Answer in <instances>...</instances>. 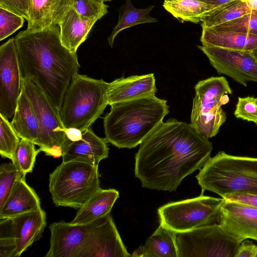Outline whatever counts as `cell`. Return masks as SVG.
Here are the masks:
<instances>
[{
	"mask_svg": "<svg viewBox=\"0 0 257 257\" xmlns=\"http://www.w3.org/2000/svg\"><path fill=\"white\" fill-rule=\"evenodd\" d=\"M220 31H233L257 35V10L213 27Z\"/></svg>",
	"mask_w": 257,
	"mask_h": 257,
	"instance_id": "f546056e",
	"label": "cell"
},
{
	"mask_svg": "<svg viewBox=\"0 0 257 257\" xmlns=\"http://www.w3.org/2000/svg\"><path fill=\"white\" fill-rule=\"evenodd\" d=\"M30 2L27 29H37L59 25L72 7L73 0H30Z\"/></svg>",
	"mask_w": 257,
	"mask_h": 257,
	"instance_id": "ac0fdd59",
	"label": "cell"
},
{
	"mask_svg": "<svg viewBox=\"0 0 257 257\" xmlns=\"http://www.w3.org/2000/svg\"><path fill=\"white\" fill-rule=\"evenodd\" d=\"M234 114L237 118L253 122L257 125V97H238Z\"/></svg>",
	"mask_w": 257,
	"mask_h": 257,
	"instance_id": "836d02e7",
	"label": "cell"
},
{
	"mask_svg": "<svg viewBox=\"0 0 257 257\" xmlns=\"http://www.w3.org/2000/svg\"><path fill=\"white\" fill-rule=\"evenodd\" d=\"M8 119L0 113V154L2 158L13 161L15 151L21 139Z\"/></svg>",
	"mask_w": 257,
	"mask_h": 257,
	"instance_id": "f1b7e54d",
	"label": "cell"
},
{
	"mask_svg": "<svg viewBox=\"0 0 257 257\" xmlns=\"http://www.w3.org/2000/svg\"><path fill=\"white\" fill-rule=\"evenodd\" d=\"M168 1H171V0H168Z\"/></svg>",
	"mask_w": 257,
	"mask_h": 257,
	"instance_id": "ee69618b",
	"label": "cell"
},
{
	"mask_svg": "<svg viewBox=\"0 0 257 257\" xmlns=\"http://www.w3.org/2000/svg\"><path fill=\"white\" fill-rule=\"evenodd\" d=\"M206 3L209 4L213 6L214 8L218 7L220 6H221L223 4L230 3L235 1H239V0H203ZM244 2L245 0H241Z\"/></svg>",
	"mask_w": 257,
	"mask_h": 257,
	"instance_id": "f35d334b",
	"label": "cell"
},
{
	"mask_svg": "<svg viewBox=\"0 0 257 257\" xmlns=\"http://www.w3.org/2000/svg\"><path fill=\"white\" fill-rule=\"evenodd\" d=\"M154 7L153 5L145 9L137 8L133 6L131 0H126L119 9L117 23L107 39L109 45L113 46L115 37L124 29L139 24L157 22V19L150 15Z\"/></svg>",
	"mask_w": 257,
	"mask_h": 257,
	"instance_id": "484cf974",
	"label": "cell"
},
{
	"mask_svg": "<svg viewBox=\"0 0 257 257\" xmlns=\"http://www.w3.org/2000/svg\"><path fill=\"white\" fill-rule=\"evenodd\" d=\"M198 47L218 74L228 76L245 87L248 81L257 82V61L250 51L204 45Z\"/></svg>",
	"mask_w": 257,
	"mask_h": 257,
	"instance_id": "7c38bea8",
	"label": "cell"
},
{
	"mask_svg": "<svg viewBox=\"0 0 257 257\" xmlns=\"http://www.w3.org/2000/svg\"><path fill=\"white\" fill-rule=\"evenodd\" d=\"M118 197L119 193L114 189H101L78 209L75 217L70 223L73 224H86L105 216L110 213Z\"/></svg>",
	"mask_w": 257,
	"mask_h": 257,
	"instance_id": "cb8c5ba5",
	"label": "cell"
},
{
	"mask_svg": "<svg viewBox=\"0 0 257 257\" xmlns=\"http://www.w3.org/2000/svg\"><path fill=\"white\" fill-rule=\"evenodd\" d=\"M155 81L153 73L115 79L109 83L108 105L155 95L157 90Z\"/></svg>",
	"mask_w": 257,
	"mask_h": 257,
	"instance_id": "9a60e30c",
	"label": "cell"
},
{
	"mask_svg": "<svg viewBox=\"0 0 257 257\" xmlns=\"http://www.w3.org/2000/svg\"><path fill=\"white\" fill-rule=\"evenodd\" d=\"M98 166L80 161L62 162L50 174L49 188L57 207L79 209L101 189Z\"/></svg>",
	"mask_w": 257,
	"mask_h": 257,
	"instance_id": "8992f818",
	"label": "cell"
},
{
	"mask_svg": "<svg viewBox=\"0 0 257 257\" xmlns=\"http://www.w3.org/2000/svg\"><path fill=\"white\" fill-rule=\"evenodd\" d=\"M219 224L240 243L248 238L257 241V208L225 200Z\"/></svg>",
	"mask_w": 257,
	"mask_h": 257,
	"instance_id": "5bb4252c",
	"label": "cell"
},
{
	"mask_svg": "<svg viewBox=\"0 0 257 257\" xmlns=\"http://www.w3.org/2000/svg\"><path fill=\"white\" fill-rule=\"evenodd\" d=\"M41 208L40 198L23 176L15 184L6 201L0 207V219L13 218Z\"/></svg>",
	"mask_w": 257,
	"mask_h": 257,
	"instance_id": "ffe728a7",
	"label": "cell"
},
{
	"mask_svg": "<svg viewBox=\"0 0 257 257\" xmlns=\"http://www.w3.org/2000/svg\"><path fill=\"white\" fill-rule=\"evenodd\" d=\"M41 152L36 150L35 144L31 141L21 139L15 151L12 162L16 166L24 177L29 173H32L38 153Z\"/></svg>",
	"mask_w": 257,
	"mask_h": 257,
	"instance_id": "83f0119b",
	"label": "cell"
},
{
	"mask_svg": "<svg viewBox=\"0 0 257 257\" xmlns=\"http://www.w3.org/2000/svg\"><path fill=\"white\" fill-rule=\"evenodd\" d=\"M12 218L16 244L14 257H19L41 238L46 225V214L41 207Z\"/></svg>",
	"mask_w": 257,
	"mask_h": 257,
	"instance_id": "e0dca14e",
	"label": "cell"
},
{
	"mask_svg": "<svg viewBox=\"0 0 257 257\" xmlns=\"http://www.w3.org/2000/svg\"><path fill=\"white\" fill-rule=\"evenodd\" d=\"M103 118L105 139L118 148L140 145L169 112L167 101L155 95L116 103Z\"/></svg>",
	"mask_w": 257,
	"mask_h": 257,
	"instance_id": "3957f363",
	"label": "cell"
},
{
	"mask_svg": "<svg viewBox=\"0 0 257 257\" xmlns=\"http://www.w3.org/2000/svg\"><path fill=\"white\" fill-rule=\"evenodd\" d=\"M190 125L207 139L216 136L225 122L221 106L229 101L232 90L224 76L211 77L199 81L195 86Z\"/></svg>",
	"mask_w": 257,
	"mask_h": 257,
	"instance_id": "52a82bcc",
	"label": "cell"
},
{
	"mask_svg": "<svg viewBox=\"0 0 257 257\" xmlns=\"http://www.w3.org/2000/svg\"><path fill=\"white\" fill-rule=\"evenodd\" d=\"M108 6L99 0H73L72 8L82 17L98 21L108 13Z\"/></svg>",
	"mask_w": 257,
	"mask_h": 257,
	"instance_id": "1f68e13d",
	"label": "cell"
},
{
	"mask_svg": "<svg viewBox=\"0 0 257 257\" xmlns=\"http://www.w3.org/2000/svg\"><path fill=\"white\" fill-rule=\"evenodd\" d=\"M104 217L82 224L63 220L51 224L50 248L45 256L99 257Z\"/></svg>",
	"mask_w": 257,
	"mask_h": 257,
	"instance_id": "9c48e42d",
	"label": "cell"
},
{
	"mask_svg": "<svg viewBox=\"0 0 257 257\" xmlns=\"http://www.w3.org/2000/svg\"><path fill=\"white\" fill-rule=\"evenodd\" d=\"M135 175L143 187L174 191L183 179L210 158L212 143L185 122H162L140 144Z\"/></svg>",
	"mask_w": 257,
	"mask_h": 257,
	"instance_id": "6da1fadb",
	"label": "cell"
},
{
	"mask_svg": "<svg viewBox=\"0 0 257 257\" xmlns=\"http://www.w3.org/2000/svg\"><path fill=\"white\" fill-rule=\"evenodd\" d=\"M11 122L20 139L28 140L39 146L41 128L34 109L22 88Z\"/></svg>",
	"mask_w": 257,
	"mask_h": 257,
	"instance_id": "44dd1931",
	"label": "cell"
},
{
	"mask_svg": "<svg viewBox=\"0 0 257 257\" xmlns=\"http://www.w3.org/2000/svg\"><path fill=\"white\" fill-rule=\"evenodd\" d=\"M97 21L82 17L72 7L61 19L59 26L62 44L70 52L76 54L94 24Z\"/></svg>",
	"mask_w": 257,
	"mask_h": 257,
	"instance_id": "d6986e66",
	"label": "cell"
},
{
	"mask_svg": "<svg viewBox=\"0 0 257 257\" xmlns=\"http://www.w3.org/2000/svg\"><path fill=\"white\" fill-rule=\"evenodd\" d=\"M22 88L27 94L37 116L40 128L39 150L46 155L59 158L68 143L58 107L32 80L21 79Z\"/></svg>",
	"mask_w": 257,
	"mask_h": 257,
	"instance_id": "30bf717a",
	"label": "cell"
},
{
	"mask_svg": "<svg viewBox=\"0 0 257 257\" xmlns=\"http://www.w3.org/2000/svg\"><path fill=\"white\" fill-rule=\"evenodd\" d=\"M250 52L252 57L257 61V48L251 50V51H250Z\"/></svg>",
	"mask_w": 257,
	"mask_h": 257,
	"instance_id": "60d3db41",
	"label": "cell"
},
{
	"mask_svg": "<svg viewBox=\"0 0 257 257\" xmlns=\"http://www.w3.org/2000/svg\"><path fill=\"white\" fill-rule=\"evenodd\" d=\"M163 6L181 23L195 24L200 22L203 17L214 8L203 0H165Z\"/></svg>",
	"mask_w": 257,
	"mask_h": 257,
	"instance_id": "d4e9b609",
	"label": "cell"
},
{
	"mask_svg": "<svg viewBox=\"0 0 257 257\" xmlns=\"http://www.w3.org/2000/svg\"><path fill=\"white\" fill-rule=\"evenodd\" d=\"M200 41L202 45L241 51L257 48V35L233 31H220L202 27Z\"/></svg>",
	"mask_w": 257,
	"mask_h": 257,
	"instance_id": "7402d4cb",
	"label": "cell"
},
{
	"mask_svg": "<svg viewBox=\"0 0 257 257\" xmlns=\"http://www.w3.org/2000/svg\"><path fill=\"white\" fill-rule=\"evenodd\" d=\"M22 90L15 37L0 47V113L13 117Z\"/></svg>",
	"mask_w": 257,
	"mask_h": 257,
	"instance_id": "4fadbf2b",
	"label": "cell"
},
{
	"mask_svg": "<svg viewBox=\"0 0 257 257\" xmlns=\"http://www.w3.org/2000/svg\"><path fill=\"white\" fill-rule=\"evenodd\" d=\"M99 1H102L103 2H110V1H111L112 0H99Z\"/></svg>",
	"mask_w": 257,
	"mask_h": 257,
	"instance_id": "b9f144b4",
	"label": "cell"
},
{
	"mask_svg": "<svg viewBox=\"0 0 257 257\" xmlns=\"http://www.w3.org/2000/svg\"><path fill=\"white\" fill-rule=\"evenodd\" d=\"M257 245L249 240H243L238 245L234 257H255Z\"/></svg>",
	"mask_w": 257,
	"mask_h": 257,
	"instance_id": "d590c367",
	"label": "cell"
},
{
	"mask_svg": "<svg viewBox=\"0 0 257 257\" xmlns=\"http://www.w3.org/2000/svg\"><path fill=\"white\" fill-rule=\"evenodd\" d=\"M225 200L233 201L257 208V194L237 193L228 196Z\"/></svg>",
	"mask_w": 257,
	"mask_h": 257,
	"instance_id": "8d00e7d4",
	"label": "cell"
},
{
	"mask_svg": "<svg viewBox=\"0 0 257 257\" xmlns=\"http://www.w3.org/2000/svg\"><path fill=\"white\" fill-rule=\"evenodd\" d=\"M65 133L67 140L71 142L79 141L82 138L83 132L77 128H65Z\"/></svg>",
	"mask_w": 257,
	"mask_h": 257,
	"instance_id": "74e56055",
	"label": "cell"
},
{
	"mask_svg": "<svg viewBox=\"0 0 257 257\" xmlns=\"http://www.w3.org/2000/svg\"><path fill=\"white\" fill-rule=\"evenodd\" d=\"M176 243L179 257H234L240 243L215 223L177 233Z\"/></svg>",
	"mask_w": 257,
	"mask_h": 257,
	"instance_id": "8fae6325",
	"label": "cell"
},
{
	"mask_svg": "<svg viewBox=\"0 0 257 257\" xmlns=\"http://www.w3.org/2000/svg\"><path fill=\"white\" fill-rule=\"evenodd\" d=\"M109 83L77 73L64 96L60 116L65 128L87 130L108 105Z\"/></svg>",
	"mask_w": 257,
	"mask_h": 257,
	"instance_id": "5b68a950",
	"label": "cell"
},
{
	"mask_svg": "<svg viewBox=\"0 0 257 257\" xmlns=\"http://www.w3.org/2000/svg\"><path fill=\"white\" fill-rule=\"evenodd\" d=\"M176 235V232L160 223L145 243L133 252L132 256L179 257Z\"/></svg>",
	"mask_w": 257,
	"mask_h": 257,
	"instance_id": "603a6c76",
	"label": "cell"
},
{
	"mask_svg": "<svg viewBox=\"0 0 257 257\" xmlns=\"http://www.w3.org/2000/svg\"><path fill=\"white\" fill-rule=\"evenodd\" d=\"M21 79L34 81L60 109L80 64L62 43L58 25L27 29L15 37Z\"/></svg>",
	"mask_w": 257,
	"mask_h": 257,
	"instance_id": "7a4b0ae2",
	"label": "cell"
},
{
	"mask_svg": "<svg viewBox=\"0 0 257 257\" xmlns=\"http://www.w3.org/2000/svg\"><path fill=\"white\" fill-rule=\"evenodd\" d=\"M105 138L94 134L91 126L83 132L82 139L70 142L64 149L62 162L80 161L98 166L108 157L109 149Z\"/></svg>",
	"mask_w": 257,
	"mask_h": 257,
	"instance_id": "2e32d148",
	"label": "cell"
},
{
	"mask_svg": "<svg viewBox=\"0 0 257 257\" xmlns=\"http://www.w3.org/2000/svg\"><path fill=\"white\" fill-rule=\"evenodd\" d=\"M224 200L201 194L194 198L168 203L158 209L160 223L177 233L219 224Z\"/></svg>",
	"mask_w": 257,
	"mask_h": 257,
	"instance_id": "ba28073f",
	"label": "cell"
},
{
	"mask_svg": "<svg viewBox=\"0 0 257 257\" xmlns=\"http://www.w3.org/2000/svg\"><path fill=\"white\" fill-rule=\"evenodd\" d=\"M196 178L202 194L207 190L224 199L234 194H257V158L219 151L208 159Z\"/></svg>",
	"mask_w": 257,
	"mask_h": 257,
	"instance_id": "277c9868",
	"label": "cell"
},
{
	"mask_svg": "<svg viewBox=\"0 0 257 257\" xmlns=\"http://www.w3.org/2000/svg\"><path fill=\"white\" fill-rule=\"evenodd\" d=\"M255 257H257V250H256V253Z\"/></svg>",
	"mask_w": 257,
	"mask_h": 257,
	"instance_id": "7bdbcfd3",
	"label": "cell"
},
{
	"mask_svg": "<svg viewBox=\"0 0 257 257\" xmlns=\"http://www.w3.org/2000/svg\"><path fill=\"white\" fill-rule=\"evenodd\" d=\"M244 2L251 11L257 10V0H245Z\"/></svg>",
	"mask_w": 257,
	"mask_h": 257,
	"instance_id": "ab89813d",
	"label": "cell"
},
{
	"mask_svg": "<svg viewBox=\"0 0 257 257\" xmlns=\"http://www.w3.org/2000/svg\"><path fill=\"white\" fill-rule=\"evenodd\" d=\"M23 175L12 163H3L0 167V207L4 204L16 182Z\"/></svg>",
	"mask_w": 257,
	"mask_h": 257,
	"instance_id": "4dcf8cb0",
	"label": "cell"
},
{
	"mask_svg": "<svg viewBox=\"0 0 257 257\" xmlns=\"http://www.w3.org/2000/svg\"><path fill=\"white\" fill-rule=\"evenodd\" d=\"M251 11L242 1H233L207 13L201 19V25L202 27H213L233 20Z\"/></svg>",
	"mask_w": 257,
	"mask_h": 257,
	"instance_id": "4316f807",
	"label": "cell"
},
{
	"mask_svg": "<svg viewBox=\"0 0 257 257\" xmlns=\"http://www.w3.org/2000/svg\"><path fill=\"white\" fill-rule=\"evenodd\" d=\"M25 18L0 8V41L7 38L24 24Z\"/></svg>",
	"mask_w": 257,
	"mask_h": 257,
	"instance_id": "d6a6232c",
	"label": "cell"
},
{
	"mask_svg": "<svg viewBox=\"0 0 257 257\" xmlns=\"http://www.w3.org/2000/svg\"><path fill=\"white\" fill-rule=\"evenodd\" d=\"M0 8L23 17L27 21L29 19L30 0H0Z\"/></svg>",
	"mask_w": 257,
	"mask_h": 257,
	"instance_id": "e575fe53",
	"label": "cell"
}]
</instances>
